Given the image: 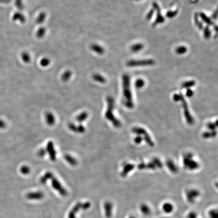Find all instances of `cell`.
I'll list each match as a JSON object with an SVG mask.
<instances>
[{
    "mask_svg": "<svg viewBox=\"0 0 218 218\" xmlns=\"http://www.w3.org/2000/svg\"><path fill=\"white\" fill-rule=\"evenodd\" d=\"M198 16H200V18L202 19V21L206 23L208 25H210V26H212L214 25V23L211 20V19L209 18V17L205 14L204 13L200 12V14H198Z\"/></svg>",
    "mask_w": 218,
    "mask_h": 218,
    "instance_id": "52a82bcc",
    "label": "cell"
},
{
    "mask_svg": "<svg viewBox=\"0 0 218 218\" xmlns=\"http://www.w3.org/2000/svg\"><path fill=\"white\" fill-rule=\"evenodd\" d=\"M154 9H152L150 10L148 13L146 15V18L148 20H150L152 18L153 15L154 14Z\"/></svg>",
    "mask_w": 218,
    "mask_h": 218,
    "instance_id": "cb8c5ba5",
    "label": "cell"
},
{
    "mask_svg": "<svg viewBox=\"0 0 218 218\" xmlns=\"http://www.w3.org/2000/svg\"><path fill=\"white\" fill-rule=\"evenodd\" d=\"M72 72L70 70H66L62 75V80L64 82L68 81L72 76Z\"/></svg>",
    "mask_w": 218,
    "mask_h": 218,
    "instance_id": "7c38bea8",
    "label": "cell"
},
{
    "mask_svg": "<svg viewBox=\"0 0 218 218\" xmlns=\"http://www.w3.org/2000/svg\"><path fill=\"white\" fill-rule=\"evenodd\" d=\"M155 62L152 59H145L141 60H130L127 63V66L129 67L152 66Z\"/></svg>",
    "mask_w": 218,
    "mask_h": 218,
    "instance_id": "7a4b0ae2",
    "label": "cell"
},
{
    "mask_svg": "<svg viewBox=\"0 0 218 218\" xmlns=\"http://www.w3.org/2000/svg\"><path fill=\"white\" fill-rule=\"evenodd\" d=\"M185 195V200L187 203L194 204L198 201L201 194L198 189H190L186 192Z\"/></svg>",
    "mask_w": 218,
    "mask_h": 218,
    "instance_id": "6da1fadb",
    "label": "cell"
},
{
    "mask_svg": "<svg viewBox=\"0 0 218 218\" xmlns=\"http://www.w3.org/2000/svg\"><path fill=\"white\" fill-rule=\"evenodd\" d=\"M187 51V47L185 46H180L176 49L175 51L178 55H183Z\"/></svg>",
    "mask_w": 218,
    "mask_h": 218,
    "instance_id": "2e32d148",
    "label": "cell"
},
{
    "mask_svg": "<svg viewBox=\"0 0 218 218\" xmlns=\"http://www.w3.org/2000/svg\"><path fill=\"white\" fill-rule=\"evenodd\" d=\"M158 218H171L170 217H169V216H163V217H161Z\"/></svg>",
    "mask_w": 218,
    "mask_h": 218,
    "instance_id": "4316f807",
    "label": "cell"
},
{
    "mask_svg": "<svg viewBox=\"0 0 218 218\" xmlns=\"http://www.w3.org/2000/svg\"><path fill=\"white\" fill-rule=\"evenodd\" d=\"M134 1H140V0H134Z\"/></svg>",
    "mask_w": 218,
    "mask_h": 218,
    "instance_id": "f1b7e54d",
    "label": "cell"
},
{
    "mask_svg": "<svg viewBox=\"0 0 218 218\" xmlns=\"http://www.w3.org/2000/svg\"><path fill=\"white\" fill-rule=\"evenodd\" d=\"M144 45H143L142 43H136L135 45H132L130 47V49L132 52L136 53L144 49Z\"/></svg>",
    "mask_w": 218,
    "mask_h": 218,
    "instance_id": "9c48e42d",
    "label": "cell"
},
{
    "mask_svg": "<svg viewBox=\"0 0 218 218\" xmlns=\"http://www.w3.org/2000/svg\"><path fill=\"white\" fill-rule=\"evenodd\" d=\"M178 10L169 11L166 13V17L168 18H172L173 17L176 16L178 14Z\"/></svg>",
    "mask_w": 218,
    "mask_h": 218,
    "instance_id": "ffe728a7",
    "label": "cell"
},
{
    "mask_svg": "<svg viewBox=\"0 0 218 218\" xmlns=\"http://www.w3.org/2000/svg\"><path fill=\"white\" fill-rule=\"evenodd\" d=\"M128 218H136L135 216H130Z\"/></svg>",
    "mask_w": 218,
    "mask_h": 218,
    "instance_id": "83f0119b",
    "label": "cell"
},
{
    "mask_svg": "<svg viewBox=\"0 0 218 218\" xmlns=\"http://www.w3.org/2000/svg\"><path fill=\"white\" fill-rule=\"evenodd\" d=\"M45 33H46V29L45 27H41L37 31L36 36L38 39H42L44 37Z\"/></svg>",
    "mask_w": 218,
    "mask_h": 218,
    "instance_id": "5bb4252c",
    "label": "cell"
},
{
    "mask_svg": "<svg viewBox=\"0 0 218 218\" xmlns=\"http://www.w3.org/2000/svg\"><path fill=\"white\" fill-rule=\"evenodd\" d=\"M21 58L22 59L23 61L26 64L29 63L31 61V56L29 55V53L27 52H23L21 54Z\"/></svg>",
    "mask_w": 218,
    "mask_h": 218,
    "instance_id": "4fadbf2b",
    "label": "cell"
},
{
    "mask_svg": "<svg viewBox=\"0 0 218 218\" xmlns=\"http://www.w3.org/2000/svg\"><path fill=\"white\" fill-rule=\"evenodd\" d=\"M175 210V204L173 202L165 201L162 202L160 205V210L166 216H169L173 214Z\"/></svg>",
    "mask_w": 218,
    "mask_h": 218,
    "instance_id": "3957f363",
    "label": "cell"
},
{
    "mask_svg": "<svg viewBox=\"0 0 218 218\" xmlns=\"http://www.w3.org/2000/svg\"><path fill=\"white\" fill-rule=\"evenodd\" d=\"M90 49L92 51L100 55H102L105 53V51L104 48L101 45H99L97 43L91 44V45H90Z\"/></svg>",
    "mask_w": 218,
    "mask_h": 218,
    "instance_id": "8992f818",
    "label": "cell"
},
{
    "mask_svg": "<svg viewBox=\"0 0 218 218\" xmlns=\"http://www.w3.org/2000/svg\"><path fill=\"white\" fill-rule=\"evenodd\" d=\"M13 19H14V20H15L16 21L17 20H19V21L21 23L25 22V20H26L24 16L22 14L20 13H16L14 15Z\"/></svg>",
    "mask_w": 218,
    "mask_h": 218,
    "instance_id": "9a60e30c",
    "label": "cell"
},
{
    "mask_svg": "<svg viewBox=\"0 0 218 218\" xmlns=\"http://www.w3.org/2000/svg\"><path fill=\"white\" fill-rule=\"evenodd\" d=\"M212 35V32L211 31L209 27L208 26L204 27V37L206 39H209Z\"/></svg>",
    "mask_w": 218,
    "mask_h": 218,
    "instance_id": "ac0fdd59",
    "label": "cell"
},
{
    "mask_svg": "<svg viewBox=\"0 0 218 218\" xmlns=\"http://www.w3.org/2000/svg\"><path fill=\"white\" fill-rule=\"evenodd\" d=\"M195 84H196V82L194 80H192V81H189L184 83L182 85V87L185 88H188V87H193Z\"/></svg>",
    "mask_w": 218,
    "mask_h": 218,
    "instance_id": "7402d4cb",
    "label": "cell"
},
{
    "mask_svg": "<svg viewBox=\"0 0 218 218\" xmlns=\"http://www.w3.org/2000/svg\"><path fill=\"white\" fill-rule=\"evenodd\" d=\"M50 63H51V60L49 58L45 57L41 60L40 65L43 67H46L47 66H49Z\"/></svg>",
    "mask_w": 218,
    "mask_h": 218,
    "instance_id": "e0dca14e",
    "label": "cell"
},
{
    "mask_svg": "<svg viewBox=\"0 0 218 218\" xmlns=\"http://www.w3.org/2000/svg\"><path fill=\"white\" fill-rule=\"evenodd\" d=\"M186 218H198V215L195 211H189L186 215Z\"/></svg>",
    "mask_w": 218,
    "mask_h": 218,
    "instance_id": "44dd1931",
    "label": "cell"
},
{
    "mask_svg": "<svg viewBox=\"0 0 218 218\" xmlns=\"http://www.w3.org/2000/svg\"><path fill=\"white\" fill-rule=\"evenodd\" d=\"M152 7L154 8V11H156V18L154 21V22L152 24V26H156V25L165 22V18L163 17L161 12H160V9L158 5L156 2L152 3Z\"/></svg>",
    "mask_w": 218,
    "mask_h": 218,
    "instance_id": "277c9868",
    "label": "cell"
},
{
    "mask_svg": "<svg viewBox=\"0 0 218 218\" xmlns=\"http://www.w3.org/2000/svg\"><path fill=\"white\" fill-rule=\"evenodd\" d=\"M209 218H218V209L217 208H212L210 209L207 213Z\"/></svg>",
    "mask_w": 218,
    "mask_h": 218,
    "instance_id": "ba28073f",
    "label": "cell"
},
{
    "mask_svg": "<svg viewBox=\"0 0 218 218\" xmlns=\"http://www.w3.org/2000/svg\"><path fill=\"white\" fill-rule=\"evenodd\" d=\"M194 20H195V23H196V26L198 27V28L199 29H201L203 28V24L200 20H199V18H198V14L196 13L194 16Z\"/></svg>",
    "mask_w": 218,
    "mask_h": 218,
    "instance_id": "d6986e66",
    "label": "cell"
},
{
    "mask_svg": "<svg viewBox=\"0 0 218 218\" xmlns=\"http://www.w3.org/2000/svg\"><path fill=\"white\" fill-rule=\"evenodd\" d=\"M46 17H47L46 13L45 12H42L37 16V18L35 21L36 23L37 24H41L45 21Z\"/></svg>",
    "mask_w": 218,
    "mask_h": 218,
    "instance_id": "30bf717a",
    "label": "cell"
},
{
    "mask_svg": "<svg viewBox=\"0 0 218 218\" xmlns=\"http://www.w3.org/2000/svg\"><path fill=\"white\" fill-rule=\"evenodd\" d=\"M144 80L142 79H138L136 81L135 86L137 88H141L144 86Z\"/></svg>",
    "mask_w": 218,
    "mask_h": 218,
    "instance_id": "603a6c76",
    "label": "cell"
},
{
    "mask_svg": "<svg viewBox=\"0 0 218 218\" xmlns=\"http://www.w3.org/2000/svg\"><path fill=\"white\" fill-rule=\"evenodd\" d=\"M138 209L140 214L144 217H149L152 214V208L149 204L147 203H141L139 206Z\"/></svg>",
    "mask_w": 218,
    "mask_h": 218,
    "instance_id": "5b68a950",
    "label": "cell"
},
{
    "mask_svg": "<svg viewBox=\"0 0 218 218\" xmlns=\"http://www.w3.org/2000/svg\"><path fill=\"white\" fill-rule=\"evenodd\" d=\"M93 79L95 80V81L98 82V83H104L106 82V79H105L104 76H102V75L97 73H95L93 74L92 76Z\"/></svg>",
    "mask_w": 218,
    "mask_h": 218,
    "instance_id": "8fae6325",
    "label": "cell"
},
{
    "mask_svg": "<svg viewBox=\"0 0 218 218\" xmlns=\"http://www.w3.org/2000/svg\"><path fill=\"white\" fill-rule=\"evenodd\" d=\"M192 94H193V92H192V90L188 89V90L187 91V93H186V95H187V96L190 97V96H191Z\"/></svg>",
    "mask_w": 218,
    "mask_h": 218,
    "instance_id": "d4e9b609",
    "label": "cell"
},
{
    "mask_svg": "<svg viewBox=\"0 0 218 218\" xmlns=\"http://www.w3.org/2000/svg\"><path fill=\"white\" fill-rule=\"evenodd\" d=\"M217 16H218V12H217V10H216V11L213 13V14L212 15V17L214 19H216L217 18Z\"/></svg>",
    "mask_w": 218,
    "mask_h": 218,
    "instance_id": "484cf974",
    "label": "cell"
}]
</instances>
